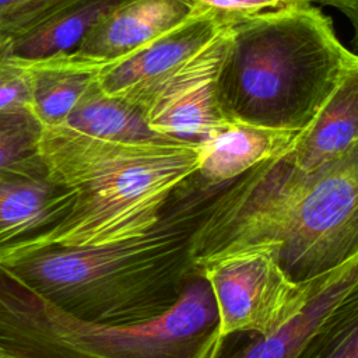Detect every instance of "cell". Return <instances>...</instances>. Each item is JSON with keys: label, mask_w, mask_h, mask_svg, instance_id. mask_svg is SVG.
<instances>
[{"label": "cell", "mask_w": 358, "mask_h": 358, "mask_svg": "<svg viewBox=\"0 0 358 358\" xmlns=\"http://www.w3.org/2000/svg\"><path fill=\"white\" fill-rule=\"evenodd\" d=\"M232 180L210 183L194 172L144 234L96 246L48 245L0 263V273L84 323L151 320L172 308L200 271L196 235Z\"/></svg>", "instance_id": "cell-1"}, {"label": "cell", "mask_w": 358, "mask_h": 358, "mask_svg": "<svg viewBox=\"0 0 358 358\" xmlns=\"http://www.w3.org/2000/svg\"><path fill=\"white\" fill-rule=\"evenodd\" d=\"M357 62L309 4L234 17L217 102L228 120L301 131Z\"/></svg>", "instance_id": "cell-2"}, {"label": "cell", "mask_w": 358, "mask_h": 358, "mask_svg": "<svg viewBox=\"0 0 358 358\" xmlns=\"http://www.w3.org/2000/svg\"><path fill=\"white\" fill-rule=\"evenodd\" d=\"M41 152L76 189L52 245L96 246L134 238L161 217L172 192L199 168V144L115 143L45 127Z\"/></svg>", "instance_id": "cell-3"}, {"label": "cell", "mask_w": 358, "mask_h": 358, "mask_svg": "<svg viewBox=\"0 0 358 358\" xmlns=\"http://www.w3.org/2000/svg\"><path fill=\"white\" fill-rule=\"evenodd\" d=\"M218 326L201 270L166 312L117 326L76 320L0 273V351L20 358H208Z\"/></svg>", "instance_id": "cell-4"}, {"label": "cell", "mask_w": 358, "mask_h": 358, "mask_svg": "<svg viewBox=\"0 0 358 358\" xmlns=\"http://www.w3.org/2000/svg\"><path fill=\"white\" fill-rule=\"evenodd\" d=\"M252 204L248 246L277 248L294 281L348 262L358 255V137L308 173L270 158Z\"/></svg>", "instance_id": "cell-5"}, {"label": "cell", "mask_w": 358, "mask_h": 358, "mask_svg": "<svg viewBox=\"0 0 358 358\" xmlns=\"http://www.w3.org/2000/svg\"><path fill=\"white\" fill-rule=\"evenodd\" d=\"M218 310V336H266L294 317L309 299L315 280L296 282L281 267L277 248H249L201 268Z\"/></svg>", "instance_id": "cell-6"}, {"label": "cell", "mask_w": 358, "mask_h": 358, "mask_svg": "<svg viewBox=\"0 0 358 358\" xmlns=\"http://www.w3.org/2000/svg\"><path fill=\"white\" fill-rule=\"evenodd\" d=\"M76 203L42 152L0 169V263L53 243Z\"/></svg>", "instance_id": "cell-7"}, {"label": "cell", "mask_w": 358, "mask_h": 358, "mask_svg": "<svg viewBox=\"0 0 358 358\" xmlns=\"http://www.w3.org/2000/svg\"><path fill=\"white\" fill-rule=\"evenodd\" d=\"M229 25L136 102L154 131L175 141L200 144L229 122L215 95Z\"/></svg>", "instance_id": "cell-8"}, {"label": "cell", "mask_w": 358, "mask_h": 358, "mask_svg": "<svg viewBox=\"0 0 358 358\" xmlns=\"http://www.w3.org/2000/svg\"><path fill=\"white\" fill-rule=\"evenodd\" d=\"M358 284V255L316 277L303 308L275 331L248 341L220 338L208 358H313L343 299Z\"/></svg>", "instance_id": "cell-9"}, {"label": "cell", "mask_w": 358, "mask_h": 358, "mask_svg": "<svg viewBox=\"0 0 358 358\" xmlns=\"http://www.w3.org/2000/svg\"><path fill=\"white\" fill-rule=\"evenodd\" d=\"M232 17L200 8L186 21L157 36L127 56L105 64L98 84L108 95L137 102L190 57L207 46Z\"/></svg>", "instance_id": "cell-10"}, {"label": "cell", "mask_w": 358, "mask_h": 358, "mask_svg": "<svg viewBox=\"0 0 358 358\" xmlns=\"http://www.w3.org/2000/svg\"><path fill=\"white\" fill-rule=\"evenodd\" d=\"M201 7L193 0H126L87 34L73 55L108 64L178 27Z\"/></svg>", "instance_id": "cell-11"}, {"label": "cell", "mask_w": 358, "mask_h": 358, "mask_svg": "<svg viewBox=\"0 0 358 358\" xmlns=\"http://www.w3.org/2000/svg\"><path fill=\"white\" fill-rule=\"evenodd\" d=\"M358 137V62L351 66L317 112L301 130L282 157L308 173L347 148Z\"/></svg>", "instance_id": "cell-12"}, {"label": "cell", "mask_w": 358, "mask_h": 358, "mask_svg": "<svg viewBox=\"0 0 358 358\" xmlns=\"http://www.w3.org/2000/svg\"><path fill=\"white\" fill-rule=\"evenodd\" d=\"M298 133L229 120L199 144L196 172L210 183L229 182L260 162L282 154Z\"/></svg>", "instance_id": "cell-13"}, {"label": "cell", "mask_w": 358, "mask_h": 358, "mask_svg": "<svg viewBox=\"0 0 358 358\" xmlns=\"http://www.w3.org/2000/svg\"><path fill=\"white\" fill-rule=\"evenodd\" d=\"M126 0H62L3 45L14 57L38 60L71 53L110 10Z\"/></svg>", "instance_id": "cell-14"}, {"label": "cell", "mask_w": 358, "mask_h": 358, "mask_svg": "<svg viewBox=\"0 0 358 358\" xmlns=\"http://www.w3.org/2000/svg\"><path fill=\"white\" fill-rule=\"evenodd\" d=\"M28 62L31 109L45 127H55L66 120L85 92L98 81L99 71L105 66L73 53Z\"/></svg>", "instance_id": "cell-15"}, {"label": "cell", "mask_w": 358, "mask_h": 358, "mask_svg": "<svg viewBox=\"0 0 358 358\" xmlns=\"http://www.w3.org/2000/svg\"><path fill=\"white\" fill-rule=\"evenodd\" d=\"M55 127L115 143L175 141L148 126L140 105L123 96L108 95L98 81L85 92L66 120Z\"/></svg>", "instance_id": "cell-16"}, {"label": "cell", "mask_w": 358, "mask_h": 358, "mask_svg": "<svg viewBox=\"0 0 358 358\" xmlns=\"http://www.w3.org/2000/svg\"><path fill=\"white\" fill-rule=\"evenodd\" d=\"M45 126L27 108L0 112V169L41 152Z\"/></svg>", "instance_id": "cell-17"}, {"label": "cell", "mask_w": 358, "mask_h": 358, "mask_svg": "<svg viewBox=\"0 0 358 358\" xmlns=\"http://www.w3.org/2000/svg\"><path fill=\"white\" fill-rule=\"evenodd\" d=\"M313 358H358V284L340 303Z\"/></svg>", "instance_id": "cell-18"}, {"label": "cell", "mask_w": 358, "mask_h": 358, "mask_svg": "<svg viewBox=\"0 0 358 358\" xmlns=\"http://www.w3.org/2000/svg\"><path fill=\"white\" fill-rule=\"evenodd\" d=\"M31 108V66L0 46V112Z\"/></svg>", "instance_id": "cell-19"}, {"label": "cell", "mask_w": 358, "mask_h": 358, "mask_svg": "<svg viewBox=\"0 0 358 358\" xmlns=\"http://www.w3.org/2000/svg\"><path fill=\"white\" fill-rule=\"evenodd\" d=\"M62 0H0V42L4 45L35 24Z\"/></svg>", "instance_id": "cell-20"}, {"label": "cell", "mask_w": 358, "mask_h": 358, "mask_svg": "<svg viewBox=\"0 0 358 358\" xmlns=\"http://www.w3.org/2000/svg\"><path fill=\"white\" fill-rule=\"evenodd\" d=\"M197 6L221 15L239 17L292 6H306L303 0H193Z\"/></svg>", "instance_id": "cell-21"}, {"label": "cell", "mask_w": 358, "mask_h": 358, "mask_svg": "<svg viewBox=\"0 0 358 358\" xmlns=\"http://www.w3.org/2000/svg\"><path fill=\"white\" fill-rule=\"evenodd\" d=\"M316 1H320L324 6H333L347 17V20L350 21L354 29L351 45L354 48V53L358 56V0H316Z\"/></svg>", "instance_id": "cell-22"}, {"label": "cell", "mask_w": 358, "mask_h": 358, "mask_svg": "<svg viewBox=\"0 0 358 358\" xmlns=\"http://www.w3.org/2000/svg\"><path fill=\"white\" fill-rule=\"evenodd\" d=\"M0 358H20V357L8 354V352H4V351H0Z\"/></svg>", "instance_id": "cell-23"}, {"label": "cell", "mask_w": 358, "mask_h": 358, "mask_svg": "<svg viewBox=\"0 0 358 358\" xmlns=\"http://www.w3.org/2000/svg\"><path fill=\"white\" fill-rule=\"evenodd\" d=\"M303 1H305V3H308V4H310L312 1H316V0H303Z\"/></svg>", "instance_id": "cell-24"}, {"label": "cell", "mask_w": 358, "mask_h": 358, "mask_svg": "<svg viewBox=\"0 0 358 358\" xmlns=\"http://www.w3.org/2000/svg\"><path fill=\"white\" fill-rule=\"evenodd\" d=\"M0 46H3V43H1V42H0Z\"/></svg>", "instance_id": "cell-25"}]
</instances>
